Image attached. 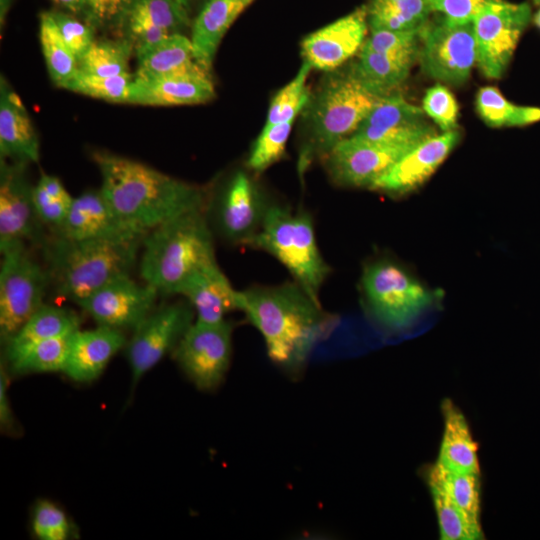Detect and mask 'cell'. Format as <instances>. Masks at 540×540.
<instances>
[{
    "instance_id": "cell-1",
    "label": "cell",
    "mask_w": 540,
    "mask_h": 540,
    "mask_svg": "<svg viewBox=\"0 0 540 540\" xmlns=\"http://www.w3.org/2000/svg\"><path fill=\"white\" fill-rule=\"evenodd\" d=\"M239 311L262 336L270 361L292 377L339 322L295 281L239 290Z\"/></svg>"
},
{
    "instance_id": "cell-2",
    "label": "cell",
    "mask_w": 540,
    "mask_h": 540,
    "mask_svg": "<svg viewBox=\"0 0 540 540\" xmlns=\"http://www.w3.org/2000/svg\"><path fill=\"white\" fill-rule=\"evenodd\" d=\"M93 160L100 171L102 194L118 215L140 233L206 208L207 195L197 185L108 152H95Z\"/></svg>"
},
{
    "instance_id": "cell-3",
    "label": "cell",
    "mask_w": 540,
    "mask_h": 540,
    "mask_svg": "<svg viewBox=\"0 0 540 540\" xmlns=\"http://www.w3.org/2000/svg\"><path fill=\"white\" fill-rule=\"evenodd\" d=\"M216 262L213 230L205 209L173 218L146 233L139 274L159 295H179L198 270Z\"/></svg>"
},
{
    "instance_id": "cell-4",
    "label": "cell",
    "mask_w": 540,
    "mask_h": 540,
    "mask_svg": "<svg viewBox=\"0 0 540 540\" xmlns=\"http://www.w3.org/2000/svg\"><path fill=\"white\" fill-rule=\"evenodd\" d=\"M143 238L72 240L51 235L42 248L50 287L78 305L110 281L131 275Z\"/></svg>"
},
{
    "instance_id": "cell-5",
    "label": "cell",
    "mask_w": 540,
    "mask_h": 540,
    "mask_svg": "<svg viewBox=\"0 0 540 540\" xmlns=\"http://www.w3.org/2000/svg\"><path fill=\"white\" fill-rule=\"evenodd\" d=\"M248 247L262 250L278 260L293 281L320 302L319 293L331 273L316 238L311 214L272 204L259 232Z\"/></svg>"
},
{
    "instance_id": "cell-6",
    "label": "cell",
    "mask_w": 540,
    "mask_h": 540,
    "mask_svg": "<svg viewBox=\"0 0 540 540\" xmlns=\"http://www.w3.org/2000/svg\"><path fill=\"white\" fill-rule=\"evenodd\" d=\"M380 98L351 69L330 77L310 107V141L300 156V172L314 155L326 156L337 143L350 137Z\"/></svg>"
},
{
    "instance_id": "cell-7",
    "label": "cell",
    "mask_w": 540,
    "mask_h": 540,
    "mask_svg": "<svg viewBox=\"0 0 540 540\" xmlns=\"http://www.w3.org/2000/svg\"><path fill=\"white\" fill-rule=\"evenodd\" d=\"M361 288L371 318L389 333H402L413 327L436 300L431 290L388 260L365 266Z\"/></svg>"
},
{
    "instance_id": "cell-8",
    "label": "cell",
    "mask_w": 540,
    "mask_h": 540,
    "mask_svg": "<svg viewBox=\"0 0 540 540\" xmlns=\"http://www.w3.org/2000/svg\"><path fill=\"white\" fill-rule=\"evenodd\" d=\"M0 337L4 345L44 304L49 274L24 243L0 249Z\"/></svg>"
},
{
    "instance_id": "cell-9",
    "label": "cell",
    "mask_w": 540,
    "mask_h": 540,
    "mask_svg": "<svg viewBox=\"0 0 540 540\" xmlns=\"http://www.w3.org/2000/svg\"><path fill=\"white\" fill-rule=\"evenodd\" d=\"M418 60L438 83L464 84L477 60L473 22H454L439 14L429 19L420 32Z\"/></svg>"
},
{
    "instance_id": "cell-10",
    "label": "cell",
    "mask_w": 540,
    "mask_h": 540,
    "mask_svg": "<svg viewBox=\"0 0 540 540\" xmlns=\"http://www.w3.org/2000/svg\"><path fill=\"white\" fill-rule=\"evenodd\" d=\"M532 18L528 3L488 0L473 20L476 66L487 79H500Z\"/></svg>"
},
{
    "instance_id": "cell-11",
    "label": "cell",
    "mask_w": 540,
    "mask_h": 540,
    "mask_svg": "<svg viewBox=\"0 0 540 540\" xmlns=\"http://www.w3.org/2000/svg\"><path fill=\"white\" fill-rule=\"evenodd\" d=\"M233 324L194 321L177 347L174 358L201 391L216 389L226 377L232 358Z\"/></svg>"
},
{
    "instance_id": "cell-12",
    "label": "cell",
    "mask_w": 540,
    "mask_h": 540,
    "mask_svg": "<svg viewBox=\"0 0 540 540\" xmlns=\"http://www.w3.org/2000/svg\"><path fill=\"white\" fill-rule=\"evenodd\" d=\"M272 204L250 177L239 171L216 199L207 201L205 213L213 232L224 241L248 247Z\"/></svg>"
},
{
    "instance_id": "cell-13",
    "label": "cell",
    "mask_w": 540,
    "mask_h": 540,
    "mask_svg": "<svg viewBox=\"0 0 540 540\" xmlns=\"http://www.w3.org/2000/svg\"><path fill=\"white\" fill-rule=\"evenodd\" d=\"M194 317L192 305L186 299L178 300L155 307L133 331L126 344L133 385L165 355L175 350L195 321Z\"/></svg>"
},
{
    "instance_id": "cell-14",
    "label": "cell",
    "mask_w": 540,
    "mask_h": 540,
    "mask_svg": "<svg viewBox=\"0 0 540 540\" xmlns=\"http://www.w3.org/2000/svg\"><path fill=\"white\" fill-rule=\"evenodd\" d=\"M27 165L1 159L0 249L18 243L42 249L49 239L35 209L34 186L25 172Z\"/></svg>"
},
{
    "instance_id": "cell-15",
    "label": "cell",
    "mask_w": 540,
    "mask_h": 540,
    "mask_svg": "<svg viewBox=\"0 0 540 540\" xmlns=\"http://www.w3.org/2000/svg\"><path fill=\"white\" fill-rule=\"evenodd\" d=\"M159 293L131 275L121 276L102 286L86 299L81 307L97 325L134 331L155 309Z\"/></svg>"
},
{
    "instance_id": "cell-16",
    "label": "cell",
    "mask_w": 540,
    "mask_h": 540,
    "mask_svg": "<svg viewBox=\"0 0 540 540\" xmlns=\"http://www.w3.org/2000/svg\"><path fill=\"white\" fill-rule=\"evenodd\" d=\"M415 146L371 142L350 136L328 152L326 166L335 183L370 188Z\"/></svg>"
},
{
    "instance_id": "cell-17",
    "label": "cell",
    "mask_w": 540,
    "mask_h": 540,
    "mask_svg": "<svg viewBox=\"0 0 540 540\" xmlns=\"http://www.w3.org/2000/svg\"><path fill=\"white\" fill-rule=\"evenodd\" d=\"M436 134L422 107L394 92L378 100L351 136L385 144L417 145Z\"/></svg>"
},
{
    "instance_id": "cell-18",
    "label": "cell",
    "mask_w": 540,
    "mask_h": 540,
    "mask_svg": "<svg viewBox=\"0 0 540 540\" xmlns=\"http://www.w3.org/2000/svg\"><path fill=\"white\" fill-rule=\"evenodd\" d=\"M368 27L367 7L360 6L304 38L302 57L312 68L332 71L360 51Z\"/></svg>"
},
{
    "instance_id": "cell-19",
    "label": "cell",
    "mask_w": 540,
    "mask_h": 540,
    "mask_svg": "<svg viewBox=\"0 0 540 540\" xmlns=\"http://www.w3.org/2000/svg\"><path fill=\"white\" fill-rule=\"evenodd\" d=\"M51 235L72 240H129L146 234L128 225L99 189L74 197L65 221Z\"/></svg>"
},
{
    "instance_id": "cell-20",
    "label": "cell",
    "mask_w": 540,
    "mask_h": 540,
    "mask_svg": "<svg viewBox=\"0 0 540 540\" xmlns=\"http://www.w3.org/2000/svg\"><path fill=\"white\" fill-rule=\"evenodd\" d=\"M460 139L461 133L455 129L422 141L377 179L370 189L393 195L417 189L444 162Z\"/></svg>"
},
{
    "instance_id": "cell-21",
    "label": "cell",
    "mask_w": 540,
    "mask_h": 540,
    "mask_svg": "<svg viewBox=\"0 0 540 540\" xmlns=\"http://www.w3.org/2000/svg\"><path fill=\"white\" fill-rule=\"evenodd\" d=\"M215 96L209 71L200 70L154 78H133L128 103L148 106L200 104Z\"/></svg>"
},
{
    "instance_id": "cell-22",
    "label": "cell",
    "mask_w": 540,
    "mask_h": 540,
    "mask_svg": "<svg viewBox=\"0 0 540 540\" xmlns=\"http://www.w3.org/2000/svg\"><path fill=\"white\" fill-rule=\"evenodd\" d=\"M126 344L123 332L118 329L100 325L90 330L78 329L72 335L62 372L75 382H91Z\"/></svg>"
},
{
    "instance_id": "cell-23",
    "label": "cell",
    "mask_w": 540,
    "mask_h": 540,
    "mask_svg": "<svg viewBox=\"0 0 540 540\" xmlns=\"http://www.w3.org/2000/svg\"><path fill=\"white\" fill-rule=\"evenodd\" d=\"M179 295L193 307L195 320L218 323L232 311H239V290L235 289L217 261L194 273L182 286Z\"/></svg>"
},
{
    "instance_id": "cell-24",
    "label": "cell",
    "mask_w": 540,
    "mask_h": 540,
    "mask_svg": "<svg viewBox=\"0 0 540 540\" xmlns=\"http://www.w3.org/2000/svg\"><path fill=\"white\" fill-rule=\"evenodd\" d=\"M0 155L26 164L36 163L40 157L39 139L28 111L4 77L0 82Z\"/></svg>"
},
{
    "instance_id": "cell-25",
    "label": "cell",
    "mask_w": 540,
    "mask_h": 540,
    "mask_svg": "<svg viewBox=\"0 0 540 540\" xmlns=\"http://www.w3.org/2000/svg\"><path fill=\"white\" fill-rule=\"evenodd\" d=\"M443 433L437 464L452 472L480 474L478 444L463 412L450 400L441 404Z\"/></svg>"
},
{
    "instance_id": "cell-26",
    "label": "cell",
    "mask_w": 540,
    "mask_h": 540,
    "mask_svg": "<svg viewBox=\"0 0 540 540\" xmlns=\"http://www.w3.org/2000/svg\"><path fill=\"white\" fill-rule=\"evenodd\" d=\"M136 56L134 76L138 78L206 70L195 58L191 39L180 33H171L157 43L136 46Z\"/></svg>"
},
{
    "instance_id": "cell-27",
    "label": "cell",
    "mask_w": 540,
    "mask_h": 540,
    "mask_svg": "<svg viewBox=\"0 0 540 540\" xmlns=\"http://www.w3.org/2000/svg\"><path fill=\"white\" fill-rule=\"evenodd\" d=\"M253 0H208L197 16L190 38L197 62L209 72L218 46L237 17Z\"/></svg>"
},
{
    "instance_id": "cell-28",
    "label": "cell",
    "mask_w": 540,
    "mask_h": 540,
    "mask_svg": "<svg viewBox=\"0 0 540 540\" xmlns=\"http://www.w3.org/2000/svg\"><path fill=\"white\" fill-rule=\"evenodd\" d=\"M80 323L74 311L44 303L4 345L7 361L36 343L75 332Z\"/></svg>"
},
{
    "instance_id": "cell-29",
    "label": "cell",
    "mask_w": 540,
    "mask_h": 540,
    "mask_svg": "<svg viewBox=\"0 0 540 540\" xmlns=\"http://www.w3.org/2000/svg\"><path fill=\"white\" fill-rule=\"evenodd\" d=\"M412 65L362 46L351 70L367 88L383 97L396 92L408 78Z\"/></svg>"
},
{
    "instance_id": "cell-30",
    "label": "cell",
    "mask_w": 540,
    "mask_h": 540,
    "mask_svg": "<svg viewBox=\"0 0 540 540\" xmlns=\"http://www.w3.org/2000/svg\"><path fill=\"white\" fill-rule=\"evenodd\" d=\"M426 480L432 497L439 535L442 540H478L482 539L480 522L469 518L449 497L435 466L429 467Z\"/></svg>"
},
{
    "instance_id": "cell-31",
    "label": "cell",
    "mask_w": 540,
    "mask_h": 540,
    "mask_svg": "<svg viewBox=\"0 0 540 540\" xmlns=\"http://www.w3.org/2000/svg\"><path fill=\"white\" fill-rule=\"evenodd\" d=\"M366 7L370 30L421 31L432 12L426 0H370Z\"/></svg>"
},
{
    "instance_id": "cell-32",
    "label": "cell",
    "mask_w": 540,
    "mask_h": 540,
    "mask_svg": "<svg viewBox=\"0 0 540 540\" xmlns=\"http://www.w3.org/2000/svg\"><path fill=\"white\" fill-rule=\"evenodd\" d=\"M39 39L52 81L66 89L79 71V62L62 39L50 12L40 15Z\"/></svg>"
},
{
    "instance_id": "cell-33",
    "label": "cell",
    "mask_w": 540,
    "mask_h": 540,
    "mask_svg": "<svg viewBox=\"0 0 540 540\" xmlns=\"http://www.w3.org/2000/svg\"><path fill=\"white\" fill-rule=\"evenodd\" d=\"M73 333L32 345L9 362L10 368L17 374L63 371Z\"/></svg>"
},
{
    "instance_id": "cell-34",
    "label": "cell",
    "mask_w": 540,
    "mask_h": 540,
    "mask_svg": "<svg viewBox=\"0 0 540 540\" xmlns=\"http://www.w3.org/2000/svg\"><path fill=\"white\" fill-rule=\"evenodd\" d=\"M132 43L128 40L94 41L79 61V70L97 76L131 74Z\"/></svg>"
},
{
    "instance_id": "cell-35",
    "label": "cell",
    "mask_w": 540,
    "mask_h": 540,
    "mask_svg": "<svg viewBox=\"0 0 540 540\" xmlns=\"http://www.w3.org/2000/svg\"><path fill=\"white\" fill-rule=\"evenodd\" d=\"M134 74L97 76L78 71L66 89L92 98L128 103Z\"/></svg>"
},
{
    "instance_id": "cell-36",
    "label": "cell",
    "mask_w": 540,
    "mask_h": 540,
    "mask_svg": "<svg viewBox=\"0 0 540 540\" xmlns=\"http://www.w3.org/2000/svg\"><path fill=\"white\" fill-rule=\"evenodd\" d=\"M312 67L303 61L296 76L280 89L272 99L265 125L295 120L309 101L306 80Z\"/></svg>"
},
{
    "instance_id": "cell-37",
    "label": "cell",
    "mask_w": 540,
    "mask_h": 540,
    "mask_svg": "<svg viewBox=\"0 0 540 540\" xmlns=\"http://www.w3.org/2000/svg\"><path fill=\"white\" fill-rule=\"evenodd\" d=\"M451 500L472 520L480 522V474L452 472L434 464Z\"/></svg>"
},
{
    "instance_id": "cell-38",
    "label": "cell",
    "mask_w": 540,
    "mask_h": 540,
    "mask_svg": "<svg viewBox=\"0 0 540 540\" xmlns=\"http://www.w3.org/2000/svg\"><path fill=\"white\" fill-rule=\"evenodd\" d=\"M294 120L265 125L247 158V167L262 172L278 162L285 153Z\"/></svg>"
},
{
    "instance_id": "cell-39",
    "label": "cell",
    "mask_w": 540,
    "mask_h": 540,
    "mask_svg": "<svg viewBox=\"0 0 540 540\" xmlns=\"http://www.w3.org/2000/svg\"><path fill=\"white\" fill-rule=\"evenodd\" d=\"M420 32L372 29L363 47L414 64L418 60Z\"/></svg>"
},
{
    "instance_id": "cell-40",
    "label": "cell",
    "mask_w": 540,
    "mask_h": 540,
    "mask_svg": "<svg viewBox=\"0 0 540 540\" xmlns=\"http://www.w3.org/2000/svg\"><path fill=\"white\" fill-rule=\"evenodd\" d=\"M132 10L139 11L170 33L189 20L188 0H136Z\"/></svg>"
},
{
    "instance_id": "cell-41",
    "label": "cell",
    "mask_w": 540,
    "mask_h": 540,
    "mask_svg": "<svg viewBox=\"0 0 540 540\" xmlns=\"http://www.w3.org/2000/svg\"><path fill=\"white\" fill-rule=\"evenodd\" d=\"M422 109L442 132L456 129L458 104L450 90L441 83L426 90L422 99Z\"/></svg>"
},
{
    "instance_id": "cell-42",
    "label": "cell",
    "mask_w": 540,
    "mask_h": 540,
    "mask_svg": "<svg viewBox=\"0 0 540 540\" xmlns=\"http://www.w3.org/2000/svg\"><path fill=\"white\" fill-rule=\"evenodd\" d=\"M32 529L41 540H66L70 535V524L66 514L57 505L43 500L34 510Z\"/></svg>"
},
{
    "instance_id": "cell-43",
    "label": "cell",
    "mask_w": 540,
    "mask_h": 540,
    "mask_svg": "<svg viewBox=\"0 0 540 540\" xmlns=\"http://www.w3.org/2000/svg\"><path fill=\"white\" fill-rule=\"evenodd\" d=\"M475 106L484 123L493 128L507 126L515 108V104L493 86H485L478 90Z\"/></svg>"
},
{
    "instance_id": "cell-44",
    "label": "cell",
    "mask_w": 540,
    "mask_h": 540,
    "mask_svg": "<svg viewBox=\"0 0 540 540\" xmlns=\"http://www.w3.org/2000/svg\"><path fill=\"white\" fill-rule=\"evenodd\" d=\"M50 13L62 39L79 62L95 41L92 29L68 14Z\"/></svg>"
},
{
    "instance_id": "cell-45",
    "label": "cell",
    "mask_w": 540,
    "mask_h": 540,
    "mask_svg": "<svg viewBox=\"0 0 540 540\" xmlns=\"http://www.w3.org/2000/svg\"><path fill=\"white\" fill-rule=\"evenodd\" d=\"M136 0H86L84 12L97 26L119 25L127 20Z\"/></svg>"
},
{
    "instance_id": "cell-46",
    "label": "cell",
    "mask_w": 540,
    "mask_h": 540,
    "mask_svg": "<svg viewBox=\"0 0 540 540\" xmlns=\"http://www.w3.org/2000/svg\"><path fill=\"white\" fill-rule=\"evenodd\" d=\"M33 199L38 217L51 234L61 227L73 201H63L50 196L38 183L33 189Z\"/></svg>"
},
{
    "instance_id": "cell-47",
    "label": "cell",
    "mask_w": 540,
    "mask_h": 540,
    "mask_svg": "<svg viewBox=\"0 0 540 540\" xmlns=\"http://www.w3.org/2000/svg\"><path fill=\"white\" fill-rule=\"evenodd\" d=\"M431 11L448 20L473 22L488 0H426Z\"/></svg>"
},
{
    "instance_id": "cell-48",
    "label": "cell",
    "mask_w": 540,
    "mask_h": 540,
    "mask_svg": "<svg viewBox=\"0 0 540 540\" xmlns=\"http://www.w3.org/2000/svg\"><path fill=\"white\" fill-rule=\"evenodd\" d=\"M126 22L131 37L137 43L136 46L157 43L171 34L136 10L130 12Z\"/></svg>"
},
{
    "instance_id": "cell-49",
    "label": "cell",
    "mask_w": 540,
    "mask_h": 540,
    "mask_svg": "<svg viewBox=\"0 0 540 540\" xmlns=\"http://www.w3.org/2000/svg\"><path fill=\"white\" fill-rule=\"evenodd\" d=\"M0 423L4 429L13 425V415L8 398V376L3 365L0 369Z\"/></svg>"
},
{
    "instance_id": "cell-50",
    "label": "cell",
    "mask_w": 540,
    "mask_h": 540,
    "mask_svg": "<svg viewBox=\"0 0 540 540\" xmlns=\"http://www.w3.org/2000/svg\"><path fill=\"white\" fill-rule=\"evenodd\" d=\"M540 121V107L515 105L508 127H522Z\"/></svg>"
},
{
    "instance_id": "cell-51",
    "label": "cell",
    "mask_w": 540,
    "mask_h": 540,
    "mask_svg": "<svg viewBox=\"0 0 540 540\" xmlns=\"http://www.w3.org/2000/svg\"><path fill=\"white\" fill-rule=\"evenodd\" d=\"M53 1L73 13L84 11L85 6H86V0H53Z\"/></svg>"
},
{
    "instance_id": "cell-52",
    "label": "cell",
    "mask_w": 540,
    "mask_h": 540,
    "mask_svg": "<svg viewBox=\"0 0 540 540\" xmlns=\"http://www.w3.org/2000/svg\"><path fill=\"white\" fill-rule=\"evenodd\" d=\"M11 0H0V18L1 22H3L5 15L8 11L9 5Z\"/></svg>"
},
{
    "instance_id": "cell-53",
    "label": "cell",
    "mask_w": 540,
    "mask_h": 540,
    "mask_svg": "<svg viewBox=\"0 0 540 540\" xmlns=\"http://www.w3.org/2000/svg\"><path fill=\"white\" fill-rule=\"evenodd\" d=\"M533 20H534V23L536 24V26L540 29V9L535 14Z\"/></svg>"
},
{
    "instance_id": "cell-54",
    "label": "cell",
    "mask_w": 540,
    "mask_h": 540,
    "mask_svg": "<svg viewBox=\"0 0 540 540\" xmlns=\"http://www.w3.org/2000/svg\"><path fill=\"white\" fill-rule=\"evenodd\" d=\"M536 5H540V0H533Z\"/></svg>"
}]
</instances>
